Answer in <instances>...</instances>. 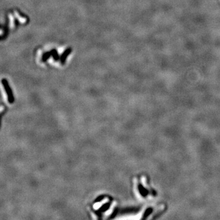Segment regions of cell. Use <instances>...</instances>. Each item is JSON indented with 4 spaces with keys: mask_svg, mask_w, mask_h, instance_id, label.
<instances>
[{
    "mask_svg": "<svg viewBox=\"0 0 220 220\" xmlns=\"http://www.w3.org/2000/svg\"><path fill=\"white\" fill-rule=\"evenodd\" d=\"M7 83L5 81H4V88H6V91H7V95H8V99H9V102H10V103H12L13 102H14V99H13V96H12V93H11V90L9 89V88H8V86H7V85L6 84Z\"/></svg>",
    "mask_w": 220,
    "mask_h": 220,
    "instance_id": "6da1fadb",
    "label": "cell"
},
{
    "mask_svg": "<svg viewBox=\"0 0 220 220\" xmlns=\"http://www.w3.org/2000/svg\"><path fill=\"white\" fill-rule=\"evenodd\" d=\"M152 211H153V208H151V207H150V208H149V209H147V210H146V212L144 213V217H143V219H146L152 212Z\"/></svg>",
    "mask_w": 220,
    "mask_h": 220,
    "instance_id": "7a4b0ae2",
    "label": "cell"
},
{
    "mask_svg": "<svg viewBox=\"0 0 220 220\" xmlns=\"http://www.w3.org/2000/svg\"><path fill=\"white\" fill-rule=\"evenodd\" d=\"M1 110H2V109H0V111H1Z\"/></svg>",
    "mask_w": 220,
    "mask_h": 220,
    "instance_id": "3957f363",
    "label": "cell"
},
{
    "mask_svg": "<svg viewBox=\"0 0 220 220\" xmlns=\"http://www.w3.org/2000/svg\"><path fill=\"white\" fill-rule=\"evenodd\" d=\"M1 31H0V34H1Z\"/></svg>",
    "mask_w": 220,
    "mask_h": 220,
    "instance_id": "277c9868",
    "label": "cell"
}]
</instances>
